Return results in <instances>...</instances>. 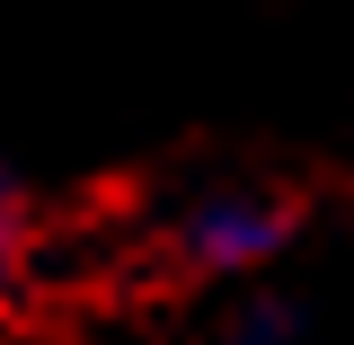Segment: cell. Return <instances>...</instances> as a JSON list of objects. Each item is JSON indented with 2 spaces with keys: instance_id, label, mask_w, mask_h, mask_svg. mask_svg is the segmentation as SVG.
I'll use <instances>...</instances> for the list:
<instances>
[{
  "instance_id": "1",
  "label": "cell",
  "mask_w": 354,
  "mask_h": 345,
  "mask_svg": "<svg viewBox=\"0 0 354 345\" xmlns=\"http://www.w3.org/2000/svg\"><path fill=\"white\" fill-rule=\"evenodd\" d=\"M292 248V204L274 186H195L186 204L169 213V265L195 274V283H248Z\"/></svg>"
}]
</instances>
